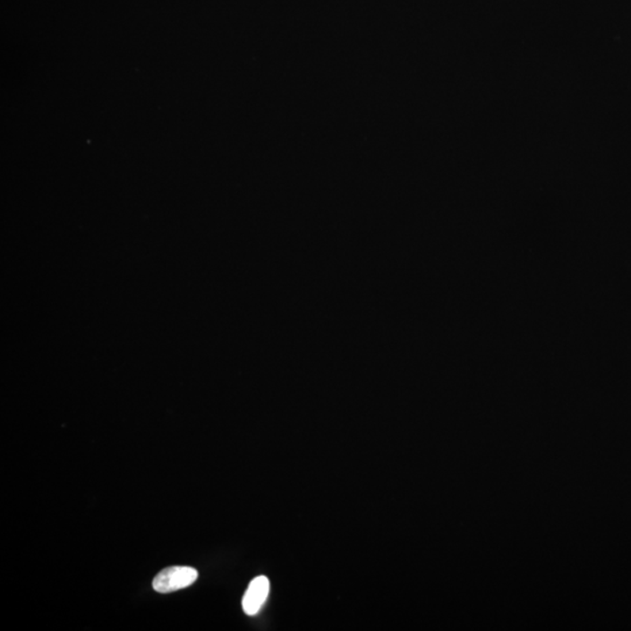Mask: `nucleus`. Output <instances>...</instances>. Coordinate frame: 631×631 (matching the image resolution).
<instances>
[{
  "mask_svg": "<svg viewBox=\"0 0 631 631\" xmlns=\"http://www.w3.org/2000/svg\"><path fill=\"white\" fill-rule=\"evenodd\" d=\"M270 583L267 576H258L252 581L248 586L246 594L243 596V608L244 613L254 617L258 614L263 604H265L268 595H269Z\"/></svg>",
  "mask_w": 631,
  "mask_h": 631,
  "instance_id": "2",
  "label": "nucleus"
},
{
  "mask_svg": "<svg viewBox=\"0 0 631 631\" xmlns=\"http://www.w3.org/2000/svg\"><path fill=\"white\" fill-rule=\"evenodd\" d=\"M198 572L196 568L187 566H172L160 571L152 581V587L156 592L167 594L177 592L196 583Z\"/></svg>",
  "mask_w": 631,
  "mask_h": 631,
  "instance_id": "1",
  "label": "nucleus"
}]
</instances>
